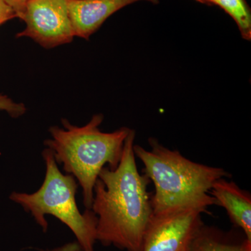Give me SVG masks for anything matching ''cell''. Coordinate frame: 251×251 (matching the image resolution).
I'll return each mask as SVG.
<instances>
[{
	"label": "cell",
	"instance_id": "cell-3",
	"mask_svg": "<svg viewBox=\"0 0 251 251\" xmlns=\"http://www.w3.org/2000/svg\"><path fill=\"white\" fill-rule=\"evenodd\" d=\"M103 120V115L97 114L87 125L77 126L63 119L62 127H50L51 138L44 142L57 163L78 181L87 209L92 208L99 173L106 164L111 170L118 166L125 140L131 130L123 127L104 133L99 128Z\"/></svg>",
	"mask_w": 251,
	"mask_h": 251
},
{
	"label": "cell",
	"instance_id": "cell-12",
	"mask_svg": "<svg viewBox=\"0 0 251 251\" xmlns=\"http://www.w3.org/2000/svg\"><path fill=\"white\" fill-rule=\"evenodd\" d=\"M15 18L16 15L12 8L5 0H0V26Z\"/></svg>",
	"mask_w": 251,
	"mask_h": 251
},
{
	"label": "cell",
	"instance_id": "cell-9",
	"mask_svg": "<svg viewBox=\"0 0 251 251\" xmlns=\"http://www.w3.org/2000/svg\"><path fill=\"white\" fill-rule=\"evenodd\" d=\"M192 251H251V242L244 237L236 242L215 227L203 226L193 240Z\"/></svg>",
	"mask_w": 251,
	"mask_h": 251
},
{
	"label": "cell",
	"instance_id": "cell-11",
	"mask_svg": "<svg viewBox=\"0 0 251 251\" xmlns=\"http://www.w3.org/2000/svg\"><path fill=\"white\" fill-rule=\"evenodd\" d=\"M0 110L7 112L11 117L18 118L25 113L27 108L24 104L16 103L8 96L0 94Z\"/></svg>",
	"mask_w": 251,
	"mask_h": 251
},
{
	"label": "cell",
	"instance_id": "cell-4",
	"mask_svg": "<svg viewBox=\"0 0 251 251\" xmlns=\"http://www.w3.org/2000/svg\"><path fill=\"white\" fill-rule=\"evenodd\" d=\"M46 164L44 182L33 193L13 192L10 199L30 213L44 232L49 224L46 215H52L65 224L77 239L83 251H94L97 242V216L92 209L81 213L75 196L78 184L72 175H64L57 167L53 153L49 148L43 151Z\"/></svg>",
	"mask_w": 251,
	"mask_h": 251
},
{
	"label": "cell",
	"instance_id": "cell-6",
	"mask_svg": "<svg viewBox=\"0 0 251 251\" xmlns=\"http://www.w3.org/2000/svg\"><path fill=\"white\" fill-rule=\"evenodd\" d=\"M207 210L186 206L153 214L144 238L143 251H188L202 228Z\"/></svg>",
	"mask_w": 251,
	"mask_h": 251
},
{
	"label": "cell",
	"instance_id": "cell-1",
	"mask_svg": "<svg viewBox=\"0 0 251 251\" xmlns=\"http://www.w3.org/2000/svg\"><path fill=\"white\" fill-rule=\"evenodd\" d=\"M130 130L115 169L104 167L94 188L92 209L97 216V241L127 251H143L144 238L153 215L146 175H140Z\"/></svg>",
	"mask_w": 251,
	"mask_h": 251
},
{
	"label": "cell",
	"instance_id": "cell-7",
	"mask_svg": "<svg viewBox=\"0 0 251 251\" xmlns=\"http://www.w3.org/2000/svg\"><path fill=\"white\" fill-rule=\"evenodd\" d=\"M138 1L159 3V0H68L74 36L88 40L112 15Z\"/></svg>",
	"mask_w": 251,
	"mask_h": 251
},
{
	"label": "cell",
	"instance_id": "cell-5",
	"mask_svg": "<svg viewBox=\"0 0 251 251\" xmlns=\"http://www.w3.org/2000/svg\"><path fill=\"white\" fill-rule=\"evenodd\" d=\"M20 19L25 28L16 37L29 38L45 49L70 44L75 37L68 0H28Z\"/></svg>",
	"mask_w": 251,
	"mask_h": 251
},
{
	"label": "cell",
	"instance_id": "cell-14",
	"mask_svg": "<svg viewBox=\"0 0 251 251\" xmlns=\"http://www.w3.org/2000/svg\"><path fill=\"white\" fill-rule=\"evenodd\" d=\"M42 251H83L82 248L79 245L77 242L69 243V244L63 245L62 247L55 248L52 250Z\"/></svg>",
	"mask_w": 251,
	"mask_h": 251
},
{
	"label": "cell",
	"instance_id": "cell-10",
	"mask_svg": "<svg viewBox=\"0 0 251 251\" xmlns=\"http://www.w3.org/2000/svg\"><path fill=\"white\" fill-rule=\"evenodd\" d=\"M212 5L228 14L237 24L243 39L251 41V11L246 0H214Z\"/></svg>",
	"mask_w": 251,
	"mask_h": 251
},
{
	"label": "cell",
	"instance_id": "cell-13",
	"mask_svg": "<svg viewBox=\"0 0 251 251\" xmlns=\"http://www.w3.org/2000/svg\"><path fill=\"white\" fill-rule=\"evenodd\" d=\"M5 1L14 10L16 18L20 19L28 0H5Z\"/></svg>",
	"mask_w": 251,
	"mask_h": 251
},
{
	"label": "cell",
	"instance_id": "cell-15",
	"mask_svg": "<svg viewBox=\"0 0 251 251\" xmlns=\"http://www.w3.org/2000/svg\"><path fill=\"white\" fill-rule=\"evenodd\" d=\"M195 1H198V2L201 3V4L212 5L214 0H195Z\"/></svg>",
	"mask_w": 251,
	"mask_h": 251
},
{
	"label": "cell",
	"instance_id": "cell-8",
	"mask_svg": "<svg viewBox=\"0 0 251 251\" xmlns=\"http://www.w3.org/2000/svg\"><path fill=\"white\" fill-rule=\"evenodd\" d=\"M227 178L218 179L213 184L210 195L228 214L232 224L244 231L251 242V196L250 193L239 188Z\"/></svg>",
	"mask_w": 251,
	"mask_h": 251
},
{
	"label": "cell",
	"instance_id": "cell-17",
	"mask_svg": "<svg viewBox=\"0 0 251 251\" xmlns=\"http://www.w3.org/2000/svg\"><path fill=\"white\" fill-rule=\"evenodd\" d=\"M0 27H1V26H0Z\"/></svg>",
	"mask_w": 251,
	"mask_h": 251
},
{
	"label": "cell",
	"instance_id": "cell-2",
	"mask_svg": "<svg viewBox=\"0 0 251 251\" xmlns=\"http://www.w3.org/2000/svg\"><path fill=\"white\" fill-rule=\"evenodd\" d=\"M149 143L151 150L135 145L133 151L145 166V175L154 184L153 214L186 206L207 210L209 206L217 205L209 192L218 179L230 177L229 173L191 161L176 150L165 148L154 138H150Z\"/></svg>",
	"mask_w": 251,
	"mask_h": 251
},
{
	"label": "cell",
	"instance_id": "cell-16",
	"mask_svg": "<svg viewBox=\"0 0 251 251\" xmlns=\"http://www.w3.org/2000/svg\"><path fill=\"white\" fill-rule=\"evenodd\" d=\"M191 251V249H190V250H189V251Z\"/></svg>",
	"mask_w": 251,
	"mask_h": 251
}]
</instances>
